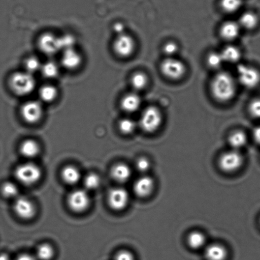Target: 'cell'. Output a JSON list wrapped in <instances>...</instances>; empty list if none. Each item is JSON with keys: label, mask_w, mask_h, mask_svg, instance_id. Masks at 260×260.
I'll list each match as a JSON object with an SVG mask.
<instances>
[{"label": "cell", "mask_w": 260, "mask_h": 260, "mask_svg": "<svg viewBox=\"0 0 260 260\" xmlns=\"http://www.w3.org/2000/svg\"><path fill=\"white\" fill-rule=\"evenodd\" d=\"M237 83L235 78L226 71L219 72L211 82V92L213 98L221 103L232 100L236 96Z\"/></svg>", "instance_id": "obj_1"}, {"label": "cell", "mask_w": 260, "mask_h": 260, "mask_svg": "<svg viewBox=\"0 0 260 260\" xmlns=\"http://www.w3.org/2000/svg\"><path fill=\"white\" fill-rule=\"evenodd\" d=\"M36 82L34 76L29 73L16 72L9 79V86L11 90L18 96H24L32 93L35 89Z\"/></svg>", "instance_id": "obj_2"}, {"label": "cell", "mask_w": 260, "mask_h": 260, "mask_svg": "<svg viewBox=\"0 0 260 260\" xmlns=\"http://www.w3.org/2000/svg\"><path fill=\"white\" fill-rule=\"evenodd\" d=\"M162 123L161 112L157 107H147L142 112L139 125L143 131L148 134L154 133L160 128Z\"/></svg>", "instance_id": "obj_3"}, {"label": "cell", "mask_w": 260, "mask_h": 260, "mask_svg": "<svg viewBox=\"0 0 260 260\" xmlns=\"http://www.w3.org/2000/svg\"><path fill=\"white\" fill-rule=\"evenodd\" d=\"M42 172L39 166L33 163H25L19 165L15 170L18 182L25 186H30L39 182Z\"/></svg>", "instance_id": "obj_4"}, {"label": "cell", "mask_w": 260, "mask_h": 260, "mask_svg": "<svg viewBox=\"0 0 260 260\" xmlns=\"http://www.w3.org/2000/svg\"><path fill=\"white\" fill-rule=\"evenodd\" d=\"M244 164V157L238 150L232 149L223 153L219 157L218 165L223 172L233 173L237 171Z\"/></svg>", "instance_id": "obj_5"}, {"label": "cell", "mask_w": 260, "mask_h": 260, "mask_svg": "<svg viewBox=\"0 0 260 260\" xmlns=\"http://www.w3.org/2000/svg\"><path fill=\"white\" fill-rule=\"evenodd\" d=\"M162 75L172 80L182 78L186 73L184 63L174 57H167L162 61L160 66Z\"/></svg>", "instance_id": "obj_6"}, {"label": "cell", "mask_w": 260, "mask_h": 260, "mask_svg": "<svg viewBox=\"0 0 260 260\" xmlns=\"http://www.w3.org/2000/svg\"><path fill=\"white\" fill-rule=\"evenodd\" d=\"M237 75L239 83L244 88L253 89L260 83V72L255 68L246 65H239Z\"/></svg>", "instance_id": "obj_7"}, {"label": "cell", "mask_w": 260, "mask_h": 260, "mask_svg": "<svg viewBox=\"0 0 260 260\" xmlns=\"http://www.w3.org/2000/svg\"><path fill=\"white\" fill-rule=\"evenodd\" d=\"M68 204L69 207L74 212L83 213L90 206V196L86 190H74L68 196Z\"/></svg>", "instance_id": "obj_8"}, {"label": "cell", "mask_w": 260, "mask_h": 260, "mask_svg": "<svg viewBox=\"0 0 260 260\" xmlns=\"http://www.w3.org/2000/svg\"><path fill=\"white\" fill-rule=\"evenodd\" d=\"M20 113L27 123L37 124L42 118L43 106L39 101H29L23 104Z\"/></svg>", "instance_id": "obj_9"}, {"label": "cell", "mask_w": 260, "mask_h": 260, "mask_svg": "<svg viewBox=\"0 0 260 260\" xmlns=\"http://www.w3.org/2000/svg\"><path fill=\"white\" fill-rule=\"evenodd\" d=\"M108 200L112 210L117 211L124 210L128 205L129 193L123 188H114L109 192Z\"/></svg>", "instance_id": "obj_10"}, {"label": "cell", "mask_w": 260, "mask_h": 260, "mask_svg": "<svg viewBox=\"0 0 260 260\" xmlns=\"http://www.w3.org/2000/svg\"><path fill=\"white\" fill-rule=\"evenodd\" d=\"M14 210L17 216L22 220H30L36 215L37 209L34 203L24 197H17L14 205Z\"/></svg>", "instance_id": "obj_11"}, {"label": "cell", "mask_w": 260, "mask_h": 260, "mask_svg": "<svg viewBox=\"0 0 260 260\" xmlns=\"http://www.w3.org/2000/svg\"><path fill=\"white\" fill-rule=\"evenodd\" d=\"M114 52L122 57H127L134 52L135 41L129 35L124 33L118 35L113 44Z\"/></svg>", "instance_id": "obj_12"}, {"label": "cell", "mask_w": 260, "mask_h": 260, "mask_svg": "<svg viewBox=\"0 0 260 260\" xmlns=\"http://www.w3.org/2000/svg\"><path fill=\"white\" fill-rule=\"evenodd\" d=\"M155 182L152 177L147 175H142L135 181L134 185L135 194L140 198L149 197L154 192Z\"/></svg>", "instance_id": "obj_13"}, {"label": "cell", "mask_w": 260, "mask_h": 260, "mask_svg": "<svg viewBox=\"0 0 260 260\" xmlns=\"http://www.w3.org/2000/svg\"><path fill=\"white\" fill-rule=\"evenodd\" d=\"M38 46L41 51L48 55L55 54L60 50L58 37L52 33H47L41 36L38 40Z\"/></svg>", "instance_id": "obj_14"}, {"label": "cell", "mask_w": 260, "mask_h": 260, "mask_svg": "<svg viewBox=\"0 0 260 260\" xmlns=\"http://www.w3.org/2000/svg\"><path fill=\"white\" fill-rule=\"evenodd\" d=\"M228 256V249L222 244L213 243L206 246L205 257L206 260H226Z\"/></svg>", "instance_id": "obj_15"}, {"label": "cell", "mask_w": 260, "mask_h": 260, "mask_svg": "<svg viewBox=\"0 0 260 260\" xmlns=\"http://www.w3.org/2000/svg\"><path fill=\"white\" fill-rule=\"evenodd\" d=\"M61 62L63 67L68 70H76L81 65L82 60L77 51L74 48H71V49L63 51Z\"/></svg>", "instance_id": "obj_16"}, {"label": "cell", "mask_w": 260, "mask_h": 260, "mask_svg": "<svg viewBox=\"0 0 260 260\" xmlns=\"http://www.w3.org/2000/svg\"><path fill=\"white\" fill-rule=\"evenodd\" d=\"M111 177L116 182L124 183L130 179L132 170L128 165L124 163H119L114 165L111 169Z\"/></svg>", "instance_id": "obj_17"}, {"label": "cell", "mask_w": 260, "mask_h": 260, "mask_svg": "<svg viewBox=\"0 0 260 260\" xmlns=\"http://www.w3.org/2000/svg\"><path fill=\"white\" fill-rule=\"evenodd\" d=\"M141 103V98L137 94L129 93L122 98L121 106L124 111L132 113L139 110Z\"/></svg>", "instance_id": "obj_18"}, {"label": "cell", "mask_w": 260, "mask_h": 260, "mask_svg": "<svg viewBox=\"0 0 260 260\" xmlns=\"http://www.w3.org/2000/svg\"><path fill=\"white\" fill-rule=\"evenodd\" d=\"M241 28L238 22H225L220 27L221 37L228 41L236 40L240 35Z\"/></svg>", "instance_id": "obj_19"}, {"label": "cell", "mask_w": 260, "mask_h": 260, "mask_svg": "<svg viewBox=\"0 0 260 260\" xmlns=\"http://www.w3.org/2000/svg\"><path fill=\"white\" fill-rule=\"evenodd\" d=\"M40 151L39 144L33 139L25 140L20 146V154L28 159H32L37 157Z\"/></svg>", "instance_id": "obj_20"}, {"label": "cell", "mask_w": 260, "mask_h": 260, "mask_svg": "<svg viewBox=\"0 0 260 260\" xmlns=\"http://www.w3.org/2000/svg\"><path fill=\"white\" fill-rule=\"evenodd\" d=\"M61 177L66 184L73 185L80 182L81 175L77 167L73 165H68L62 170Z\"/></svg>", "instance_id": "obj_21"}, {"label": "cell", "mask_w": 260, "mask_h": 260, "mask_svg": "<svg viewBox=\"0 0 260 260\" xmlns=\"http://www.w3.org/2000/svg\"><path fill=\"white\" fill-rule=\"evenodd\" d=\"M228 142L232 149L238 150L243 149L245 147L248 142V137H247L245 132L239 131H235L229 135L228 137Z\"/></svg>", "instance_id": "obj_22"}, {"label": "cell", "mask_w": 260, "mask_h": 260, "mask_svg": "<svg viewBox=\"0 0 260 260\" xmlns=\"http://www.w3.org/2000/svg\"><path fill=\"white\" fill-rule=\"evenodd\" d=\"M238 23L241 27L248 30H253L258 26L259 17L255 13L246 12L241 15Z\"/></svg>", "instance_id": "obj_23"}, {"label": "cell", "mask_w": 260, "mask_h": 260, "mask_svg": "<svg viewBox=\"0 0 260 260\" xmlns=\"http://www.w3.org/2000/svg\"><path fill=\"white\" fill-rule=\"evenodd\" d=\"M187 243L191 249L197 250L206 246V238L205 234L200 231L191 232L187 236Z\"/></svg>", "instance_id": "obj_24"}, {"label": "cell", "mask_w": 260, "mask_h": 260, "mask_svg": "<svg viewBox=\"0 0 260 260\" xmlns=\"http://www.w3.org/2000/svg\"><path fill=\"white\" fill-rule=\"evenodd\" d=\"M220 53L224 63L235 64L238 63L241 58V50L234 45L226 46Z\"/></svg>", "instance_id": "obj_25"}, {"label": "cell", "mask_w": 260, "mask_h": 260, "mask_svg": "<svg viewBox=\"0 0 260 260\" xmlns=\"http://www.w3.org/2000/svg\"><path fill=\"white\" fill-rule=\"evenodd\" d=\"M39 95L41 100L46 102V103H51L57 98L58 95L57 89L53 85H43L40 89Z\"/></svg>", "instance_id": "obj_26"}, {"label": "cell", "mask_w": 260, "mask_h": 260, "mask_svg": "<svg viewBox=\"0 0 260 260\" xmlns=\"http://www.w3.org/2000/svg\"><path fill=\"white\" fill-rule=\"evenodd\" d=\"M55 255L54 249L49 244H42L38 247L35 257L37 260H52Z\"/></svg>", "instance_id": "obj_27"}, {"label": "cell", "mask_w": 260, "mask_h": 260, "mask_svg": "<svg viewBox=\"0 0 260 260\" xmlns=\"http://www.w3.org/2000/svg\"><path fill=\"white\" fill-rule=\"evenodd\" d=\"M40 71L45 78H54L59 73V68L54 61H49L42 65Z\"/></svg>", "instance_id": "obj_28"}, {"label": "cell", "mask_w": 260, "mask_h": 260, "mask_svg": "<svg viewBox=\"0 0 260 260\" xmlns=\"http://www.w3.org/2000/svg\"><path fill=\"white\" fill-rule=\"evenodd\" d=\"M149 80L145 73L137 72L134 74L131 78L132 88L136 91H142L146 88Z\"/></svg>", "instance_id": "obj_29"}, {"label": "cell", "mask_w": 260, "mask_h": 260, "mask_svg": "<svg viewBox=\"0 0 260 260\" xmlns=\"http://www.w3.org/2000/svg\"><path fill=\"white\" fill-rule=\"evenodd\" d=\"M243 5V0H221L220 7L224 12L233 14L238 12Z\"/></svg>", "instance_id": "obj_30"}, {"label": "cell", "mask_w": 260, "mask_h": 260, "mask_svg": "<svg viewBox=\"0 0 260 260\" xmlns=\"http://www.w3.org/2000/svg\"><path fill=\"white\" fill-rule=\"evenodd\" d=\"M83 183L86 190H94L98 189L101 185L100 177L95 173H90L84 178Z\"/></svg>", "instance_id": "obj_31"}, {"label": "cell", "mask_w": 260, "mask_h": 260, "mask_svg": "<svg viewBox=\"0 0 260 260\" xmlns=\"http://www.w3.org/2000/svg\"><path fill=\"white\" fill-rule=\"evenodd\" d=\"M119 129L124 134H131L137 128V124L134 120L128 118L121 119L118 124Z\"/></svg>", "instance_id": "obj_32"}, {"label": "cell", "mask_w": 260, "mask_h": 260, "mask_svg": "<svg viewBox=\"0 0 260 260\" xmlns=\"http://www.w3.org/2000/svg\"><path fill=\"white\" fill-rule=\"evenodd\" d=\"M2 195L6 198L17 197L19 193V188L14 183L7 182L2 185L1 188Z\"/></svg>", "instance_id": "obj_33"}, {"label": "cell", "mask_w": 260, "mask_h": 260, "mask_svg": "<svg viewBox=\"0 0 260 260\" xmlns=\"http://www.w3.org/2000/svg\"><path fill=\"white\" fill-rule=\"evenodd\" d=\"M42 66V63H41L39 59L35 57V56H30V57H28L25 60L24 64L25 71L31 74V75L38 71H40Z\"/></svg>", "instance_id": "obj_34"}, {"label": "cell", "mask_w": 260, "mask_h": 260, "mask_svg": "<svg viewBox=\"0 0 260 260\" xmlns=\"http://www.w3.org/2000/svg\"><path fill=\"white\" fill-rule=\"evenodd\" d=\"M58 47L60 50H66L74 48L75 45V38L71 35H64L62 37H58Z\"/></svg>", "instance_id": "obj_35"}, {"label": "cell", "mask_w": 260, "mask_h": 260, "mask_svg": "<svg viewBox=\"0 0 260 260\" xmlns=\"http://www.w3.org/2000/svg\"><path fill=\"white\" fill-rule=\"evenodd\" d=\"M223 63L224 61L220 52H211L208 55V65L214 70L220 68Z\"/></svg>", "instance_id": "obj_36"}, {"label": "cell", "mask_w": 260, "mask_h": 260, "mask_svg": "<svg viewBox=\"0 0 260 260\" xmlns=\"http://www.w3.org/2000/svg\"><path fill=\"white\" fill-rule=\"evenodd\" d=\"M150 165H151V164H150L149 159L144 157H139L137 160L136 162H135V168H136V169L138 171L144 174V175L145 173L149 171Z\"/></svg>", "instance_id": "obj_37"}, {"label": "cell", "mask_w": 260, "mask_h": 260, "mask_svg": "<svg viewBox=\"0 0 260 260\" xmlns=\"http://www.w3.org/2000/svg\"><path fill=\"white\" fill-rule=\"evenodd\" d=\"M249 111L254 118L260 119V98L254 99L251 102Z\"/></svg>", "instance_id": "obj_38"}, {"label": "cell", "mask_w": 260, "mask_h": 260, "mask_svg": "<svg viewBox=\"0 0 260 260\" xmlns=\"http://www.w3.org/2000/svg\"><path fill=\"white\" fill-rule=\"evenodd\" d=\"M178 51V45L174 42H168L163 47V52L168 57H173Z\"/></svg>", "instance_id": "obj_39"}, {"label": "cell", "mask_w": 260, "mask_h": 260, "mask_svg": "<svg viewBox=\"0 0 260 260\" xmlns=\"http://www.w3.org/2000/svg\"><path fill=\"white\" fill-rule=\"evenodd\" d=\"M115 260H135V256L131 252L121 250L116 254Z\"/></svg>", "instance_id": "obj_40"}, {"label": "cell", "mask_w": 260, "mask_h": 260, "mask_svg": "<svg viewBox=\"0 0 260 260\" xmlns=\"http://www.w3.org/2000/svg\"><path fill=\"white\" fill-rule=\"evenodd\" d=\"M113 30L118 36L123 35L124 33V25L121 22H117L113 25Z\"/></svg>", "instance_id": "obj_41"}, {"label": "cell", "mask_w": 260, "mask_h": 260, "mask_svg": "<svg viewBox=\"0 0 260 260\" xmlns=\"http://www.w3.org/2000/svg\"><path fill=\"white\" fill-rule=\"evenodd\" d=\"M253 137L254 141L260 145V126L255 127L253 132Z\"/></svg>", "instance_id": "obj_42"}, {"label": "cell", "mask_w": 260, "mask_h": 260, "mask_svg": "<svg viewBox=\"0 0 260 260\" xmlns=\"http://www.w3.org/2000/svg\"><path fill=\"white\" fill-rule=\"evenodd\" d=\"M15 260H37L35 256L29 254H22L17 257Z\"/></svg>", "instance_id": "obj_43"}, {"label": "cell", "mask_w": 260, "mask_h": 260, "mask_svg": "<svg viewBox=\"0 0 260 260\" xmlns=\"http://www.w3.org/2000/svg\"><path fill=\"white\" fill-rule=\"evenodd\" d=\"M0 260H11L10 257L7 254H0Z\"/></svg>", "instance_id": "obj_44"}, {"label": "cell", "mask_w": 260, "mask_h": 260, "mask_svg": "<svg viewBox=\"0 0 260 260\" xmlns=\"http://www.w3.org/2000/svg\"><path fill=\"white\" fill-rule=\"evenodd\" d=\"M259 225H260V218H259Z\"/></svg>", "instance_id": "obj_45"}]
</instances>
